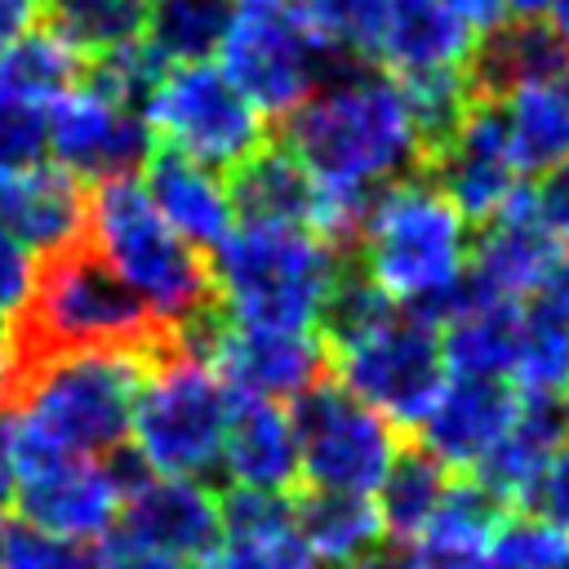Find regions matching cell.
<instances>
[{
    "label": "cell",
    "mask_w": 569,
    "mask_h": 569,
    "mask_svg": "<svg viewBox=\"0 0 569 569\" xmlns=\"http://www.w3.org/2000/svg\"><path fill=\"white\" fill-rule=\"evenodd\" d=\"M4 533H9V529H4V507H0V556H4Z\"/></svg>",
    "instance_id": "obj_52"
},
{
    "label": "cell",
    "mask_w": 569,
    "mask_h": 569,
    "mask_svg": "<svg viewBox=\"0 0 569 569\" xmlns=\"http://www.w3.org/2000/svg\"><path fill=\"white\" fill-rule=\"evenodd\" d=\"M453 4L467 13L476 31H489L493 22H502V9H507V0H453Z\"/></svg>",
    "instance_id": "obj_48"
},
{
    "label": "cell",
    "mask_w": 569,
    "mask_h": 569,
    "mask_svg": "<svg viewBox=\"0 0 569 569\" xmlns=\"http://www.w3.org/2000/svg\"><path fill=\"white\" fill-rule=\"evenodd\" d=\"M231 409L236 391L200 351L178 342L142 378L129 445L156 476L204 480L222 467Z\"/></svg>",
    "instance_id": "obj_7"
},
{
    "label": "cell",
    "mask_w": 569,
    "mask_h": 569,
    "mask_svg": "<svg viewBox=\"0 0 569 569\" xmlns=\"http://www.w3.org/2000/svg\"><path fill=\"white\" fill-rule=\"evenodd\" d=\"M36 13H40V0H0V49L27 36L36 27Z\"/></svg>",
    "instance_id": "obj_46"
},
{
    "label": "cell",
    "mask_w": 569,
    "mask_h": 569,
    "mask_svg": "<svg viewBox=\"0 0 569 569\" xmlns=\"http://www.w3.org/2000/svg\"><path fill=\"white\" fill-rule=\"evenodd\" d=\"M551 4L556 0H507V9L511 13H525V18H542V13H551Z\"/></svg>",
    "instance_id": "obj_50"
},
{
    "label": "cell",
    "mask_w": 569,
    "mask_h": 569,
    "mask_svg": "<svg viewBox=\"0 0 569 569\" xmlns=\"http://www.w3.org/2000/svg\"><path fill=\"white\" fill-rule=\"evenodd\" d=\"M36 267L40 258L0 222V316L13 320L27 298H31V284H36Z\"/></svg>",
    "instance_id": "obj_41"
},
{
    "label": "cell",
    "mask_w": 569,
    "mask_h": 569,
    "mask_svg": "<svg viewBox=\"0 0 569 569\" xmlns=\"http://www.w3.org/2000/svg\"><path fill=\"white\" fill-rule=\"evenodd\" d=\"M569 244L542 222L529 187L507 204L498 209L485 227H480V240L471 244V276L498 293V298H511L520 302L525 293H533L538 284H547L560 267H569Z\"/></svg>",
    "instance_id": "obj_18"
},
{
    "label": "cell",
    "mask_w": 569,
    "mask_h": 569,
    "mask_svg": "<svg viewBox=\"0 0 569 569\" xmlns=\"http://www.w3.org/2000/svg\"><path fill=\"white\" fill-rule=\"evenodd\" d=\"M102 542L151 547L182 560H204L222 542V498L191 476L142 471L120 502V516Z\"/></svg>",
    "instance_id": "obj_16"
},
{
    "label": "cell",
    "mask_w": 569,
    "mask_h": 569,
    "mask_svg": "<svg viewBox=\"0 0 569 569\" xmlns=\"http://www.w3.org/2000/svg\"><path fill=\"white\" fill-rule=\"evenodd\" d=\"M338 267L342 253L302 222H236L213 249V284L227 316L271 329H316Z\"/></svg>",
    "instance_id": "obj_5"
},
{
    "label": "cell",
    "mask_w": 569,
    "mask_h": 569,
    "mask_svg": "<svg viewBox=\"0 0 569 569\" xmlns=\"http://www.w3.org/2000/svg\"><path fill=\"white\" fill-rule=\"evenodd\" d=\"M560 405H565V418H569V382H565V391H560Z\"/></svg>",
    "instance_id": "obj_53"
},
{
    "label": "cell",
    "mask_w": 569,
    "mask_h": 569,
    "mask_svg": "<svg viewBox=\"0 0 569 569\" xmlns=\"http://www.w3.org/2000/svg\"><path fill=\"white\" fill-rule=\"evenodd\" d=\"M227 173L240 222H302V227L311 222L316 178L280 138L262 142Z\"/></svg>",
    "instance_id": "obj_26"
},
{
    "label": "cell",
    "mask_w": 569,
    "mask_h": 569,
    "mask_svg": "<svg viewBox=\"0 0 569 569\" xmlns=\"http://www.w3.org/2000/svg\"><path fill=\"white\" fill-rule=\"evenodd\" d=\"M511 382L529 396H560L569 382V267L520 298V351Z\"/></svg>",
    "instance_id": "obj_27"
},
{
    "label": "cell",
    "mask_w": 569,
    "mask_h": 569,
    "mask_svg": "<svg viewBox=\"0 0 569 569\" xmlns=\"http://www.w3.org/2000/svg\"><path fill=\"white\" fill-rule=\"evenodd\" d=\"M293 529L307 542V551L329 569H347L360 556L391 542L378 498L347 489H316V485H307L293 498Z\"/></svg>",
    "instance_id": "obj_25"
},
{
    "label": "cell",
    "mask_w": 569,
    "mask_h": 569,
    "mask_svg": "<svg viewBox=\"0 0 569 569\" xmlns=\"http://www.w3.org/2000/svg\"><path fill=\"white\" fill-rule=\"evenodd\" d=\"M280 142L320 182L382 187L422 173V142L400 80L378 62H351L280 116Z\"/></svg>",
    "instance_id": "obj_2"
},
{
    "label": "cell",
    "mask_w": 569,
    "mask_h": 569,
    "mask_svg": "<svg viewBox=\"0 0 569 569\" xmlns=\"http://www.w3.org/2000/svg\"><path fill=\"white\" fill-rule=\"evenodd\" d=\"M293 529V498L276 489L231 485L222 493V538H267Z\"/></svg>",
    "instance_id": "obj_38"
},
{
    "label": "cell",
    "mask_w": 569,
    "mask_h": 569,
    "mask_svg": "<svg viewBox=\"0 0 569 569\" xmlns=\"http://www.w3.org/2000/svg\"><path fill=\"white\" fill-rule=\"evenodd\" d=\"M565 71H569V40L556 31V22L525 18V13L480 31V40L467 58L471 93L485 102H502L525 84L560 80Z\"/></svg>",
    "instance_id": "obj_21"
},
{
    "label": "cell",
    "mask_w": 569,
    "mask_h": 569,
    "mask_svg": "<svg viewBox=\"0 0 569 569\" xmlns=\"http://www.w3.org/2000/svg\"><path fill=\"white\" fill-rule=\"evenodd\" d=\"M467 227L462 209L431 178H396L378 191L356 258L396 302L422 307L467 271Z\"/></svg>",
    "instance_id": "obj_6"
},
{
    "label": "cell",
    "mask_w": 569,
    "mask_h": 569,
    "mask_svg": "<svg viewBox=\"0 0 569 569\" xmlns=\"http://www.w3.org/2000/svg\"><path fill=\"white\" fill-rule=\"evenodd\" d=\"M329 373L342 387H351L360 400L382 409L400 431L405 427L418 431V422L449 382L445 333L427 311L396 307L369 333L329 351Z\"/></svg>",
    "instance_id": "obj_9"
},
{
    "label": "cell",
    "mask_w": 569,
    "mask_h": 569,
    "mask_svg": "<svg viewBox=\"0 0 569 569\" xmlns=\"http://www.w3.org/2000/svg\"><path fill=\"white\" fill-rule=\"evenodd\" d=\"M49 151V111L0 98V173L40 164Z\"/></svg>",
    "instance_id": "obj_40"
},
{
    "label": "cell",
    "mask_w": 569,
    "mask_h": 569,
    "mask_svg": "<svg viewBox=\"0 0 569 569\" xmlns=\"http://www.w3.org/2000/svg\"><path fill=\"white\" fill-rule=\"evenodd\" d=\"M222 471L231 485H249V489L289 493L293 485H302V445H298L289 400L236 396Z\"/></svg>",
    "instance_id": "obj_22"
},
{
    "label": "cell",
    "mask_w": 569,
    "mask_h": 569,
    "mask_svg": "<svg viewBox=\"0 0 569 569\" xmlns=\"http://www.w3.org/2000/svg\"><path fill=\"white\" fill-rule=\"evenodd\" d=\"M551 22H556V31L569 40V0H556V4H551Z\"/></svg>",
    "instance_id": "obj_51"
},
{
    "label": "cell",
    "mask_w": 569,
    "mask_h": 569,
    "mask_svg": "<svg viewBox=\"0 0 569 569\" xmlns=\"http://www.w3.org/2000/svg\"><path fill=\"white\" fill-rule=\"evenodd\" d=\"M502 111L525 173H542L569 156V98L560 80L516 89L511 98H502Z\"/></svg>",
    "instance_id": "obj_31"
},
{
    "label": "cell",
    "mask_w": 569,
    "mask_h": 569,
    "mask_svg": "<svg viewBox=\"0 0 569 569\" xmlns=\"http://www.w3.org/2000/svg\"><path fill=\"white\" fill-rule=\"evenodd\" d=\"M98 569H196L182 556L151 551V547H124V542H102L98 547Z\"/></svg>",
    "instance_id": "obj_44"
},
{
    "label": "cell",
    "mask_w": 569,
    "mask_h": 569,
    "mask_svg": "<svg viewBox=\"0 0 569 569\" xmlns=\"http://www.w3.org/2000/svg\"><path fill=\"white\" fill-rule=\"evenodd\" d=\"M489 560L498 569H569V529L533 511H507L489 538Z\"/></svg>",
    "instance_id": "obj_35"
},
{
    "label": "cell",
    "mask_w": 569,
    "mask_h": 569,
    "mask_svg": "<svg viewBox=\"0 0 569 569\" xmlns=\"http://www.w3.org/2000/svg\"><path fill=\"white\" fill-rule=\"evenodd\" d=\"M142 458L124 445L107 458H62L13 485V516L58 538L102 542L120 516L124 489L142 476Z\"/></svg>",
    "instance_id": "obj_13"
},
{
    "label": "cell",
    "mask_w": 569,
    "mask_h": 569,
    "mask_svg": "<svg viewBox=\"0 0 569 569\" xmlns=\"http://www.w3.org/2000/svg\"><path fill=\"white\" fill-rule=\"evenodd\" d=\"M453 476L458 471H449L427 445H418V440L400 445V453L391 458V467L378 485V511H382L387 538L413 547L422 538V529L431 525Z\"/></svg>",
    "instance_id": "obj_29"
},
{
    "label": "cell",
    "mask_w": 569,
    "mask_h": 569,
    "mask_svg": "<svg viewBox=\"0 0 569 569\" xmlns=\"http://www.w3.org/2000/svg\"><path fill=\"white\" fill-rule=\"evenodd\" d=\"M529 196H533V204H538V213H542V222L569 244V156L565 160H556L551 169H542L538 173V182L529 187Z\"/></svg>",
    "instance_id": "obj_43"
},
{
    "label": "cell",
    "mask_w": 569,
    "mask_h": 569,
    "mask_svg": "<svg viewBox=\"0 0 569 569\" xmlns=\"http://www.w3.org/2000/svg\"><path fill=\"white\" fill-rule=\"evenodd\" d=\"M147 0H44V27L80 58L133 44L147 36Z\"/></svg>",
    "instance_id": "obj_32"
},
{
    "label": "cell",
    "mask_w": 569,
    "mask_h": 569,
    "mask_svg": "<svg viewBox=\"0 0 569 569\" xmlns=\"http://www.w3.org/2000/svg\"><path fill=\"white\" fill-rule=\"evenodd\" d=\"M142 191L151 196L160 218L204 253H213L240 222L227 178H218L213 164H204L169 142L151 147V156L142 164Z\"/></svg>",
    "instance_id": "obj_19"
},
{
    "label": "cell",
    "mask_w": 569,
    "mask_h": 569,
    "mask_svg": "<svg viewBox=\"0 0 569 569\" xmlns=\"http://www.w3.org/2000/svg\"><path fill=\"white\" fill-rule=\"evenodd\" d=\"M13 365H18V351H13V320L0 316V405L13 387Z\"/></svg>",
    "instance_id": "obj_49"
},
{
    "label": "cell",
    "mask_w": 569,
    "mask_h": 569,
    "mask_svg": "<svg viewBox=\"0 0 569 569\" xmlns=\"http://www.w3.org/2000/svg\"><path fill=\"white\" fill-rule=\"evenodd\" d=\"M480 31L453 0H387L373 62L391 76L467 67Z\"/></svg>",
    "instance_id": "obj_23"
},
{
    "label": "cell",
    "mask_w": 569,
    "mask_h": 569,
    "mask_svg": "<svg viewBox=\"0 0 569 569\" xmlns=\"http://www.w3.org/2000/svg\"><path fill=\"white\" fill-rule=\"evenodd\" d=\"M151 365L142 351L53 356L18 373L0 409L27 413L71 458H107L129 445L133 405Z\"/></svg>",
    "instance_id": "obj_4"
},
{
    "label": "cell",
    "mask_w": 569,
    "mask_h": 569,
    "mask_svg": "<svg viewBox=\"0 0 569 569\" xmlns=\"http://www.w3.org/2000/svg\"><path fill=\"white\" fill-rule=\"evenodd\" d=\"M569 436V418L560 396H529L520 405V418L507 427V436L471 467V476L480 485H489L507 507H525L538 476L547 471L551 453L565 445Z\"/></svg>",
    "instance_id": "obj_24"
},
{
    "label": "cell",
    "mask_w": 569,
    "mask_h": 569,
    "mask_svg": "<svg viewBox=\"0 0 569 569\" xmlns=\"http://www.w3.org/2000/svg\"><path fill=\"white\" fill-rule=\"evenodd\" d=\"M298 4L325 44H333L338 53L373 62L387 0H298Z\"/></svg>",
    "instance_id": "obj_36"
},
{
    "label": "cell",
    "mask_w": 569,
    "mask_h": 569,
    "mask_svg": "<svg viewBox=\"0 0 569 569\" xmlns=\"http://www.w3.org/2000/svg\"><path fill=\"white\" fill-rule=\"evenodd\" d=\"M182 342L200 351L236 396L293 400L311 382L329 378V347L316 329H271L227 316L218 302L204 320L182 329Z\"/></svg>",
    "instance_id": "obj_12"
},
{
    "label": "cell",
    "mask_w": 569,
    "mask_h": 569,
    "mask_svg": "<svg viewBox=\"0 0 569 569\" xmlns=\"http://www.w3.org/2000/svg\"><path fill=\"white\" fill-rule=\"evenodd\" d=\"M560 84H565V98H569V71H565V76H560Z\"/></svg>",
    "instance_id": "obj_54"
},
{
    "label": "cell",
    "mask_w": 569,
    "mask_h": 569,
    "mask_svg": "<svg viewBox=\"0 0 569 569\" xmlns=\"http://www.w3.org/2000/svg\"><path fill=\"white\" fill-rule=\"evenodd\" d=\"M418 569H498L489 547H413Z\"/></svg>",
    "instance_id": "obj_45"
},
{
    "label": "cell",
    "mask_w": 569,
    "mask_h": 569,
    "mask_svg": "<svg viewBox=\"0 0 569 569\" xmlns=\"http://www.w3.org/2000/svg\"><path fill=\"white\" fill-rule=\"evenodd\" d=\"M511 507L489 489L480 485L471 471L467 476H453L431 525L422 529L418 547H489L498 520L507 516Z\"/></svg>",
    "instance_id": "obj_34"
},
{
    "label": "cell",
    "mask_w": 569,
    "mask_h": 569,
    "mask_svg": "<svg viewBox=\"0 0 569 569\" xmlns=\"http://www.w3.org/2000/svg\"><path fill=\"white\" fill-rule=\"evenodd\" d=\"M0 569H98V551H89L76 538H58V533H44L18 520L4 533Z\"/></svg>",
    "instance_id": "obj_39"
},
{
    "label": "cell",
    "mask_w": 569,
    "mask_h": 569,
    "mask_svg": "<svg viewBox=\"0 0 569 569\" xmlns=\"http://www.w3.org/2000/svg\"><path fill=\"white\" fill-rule=\"evenodd\" d=\"M422 178H431L476 227H485L498 209H507L525 191V164L516 156L502 102L480 98Z\"/></svg>",
    "instance_id": "obj_15"
},
{
    "label": "cell",
    "mask_w": 569,
    "mask_h": 569,
    "mask_svg": "<svg viewBox=\"0 0 569 569\" xmlns=\"http://www.w3.org/2000/svg\"><path fill=\"white\" fill-rule=\"evenodd\" d=\"M200 569H320V560L307 551L298 529H289L267 538H222Z\"/></svg>",
    "instance_id": "obj_37"
},
{
    "label": "cell",
    "mask_w": 569,
    "mask_h": 569,
    "mask_svg": "<svg viewBox=\"0 0 569 569\" xmlns=\"http://www.w3.org/2000/svg\"><path fill=\"white\" fill-rule=\"evenodd\" d=\"M89 240L120 271V280L178 333L218 307L213 262L160 218L133 173L93 182Z\"/></svg>",
    "instance_id": "obj_3"
},
{
    "label": "cell",
    "mask_w": 569,
    "mask_h": 569,
    "mask_svg": "<svg viewBox=\"0 0 569 569\" xmlns=\"http://www.w3.org/2000/svg\"><path fill=\"white\" fill-rule=\"evenodd\" d=\"M520 405L525 391L511 378L453 373L418 422V445H427L449 471H471L520 418Z\"/></svg>",
    "instance_id": "obj_17"
},
{
    "label": "cell",
    "mask_w": 569,
    "mask_h": 569,
    "mask_svg": "<svg viewBox=\"0 0 569 569\" xmlns=\"http://www.w3.org/2000/svg\"><path fill=\"white\" fill-rule=\"evenodd\" d=\"M80 71H84V62L62 36H53L49 27L44 31L31 27L27 36H18L13 44L0 49V98L49 107L80 80Z\"/></svg>",
    "instance_id": "obj_30"
},
{
    "label": "cell",
    "mask_w": 569,
    "mask_h": 569,
    "mask_svg": "<svg viewBox=\"0 0 569 569\" xmlns=\"http://www.w3.org/2000/svg\"><path fill=\"white\" fill-rule=\"evenodd\" d=\"M289 413L302 445V485L378 493L391 458L400 453V427L382 409L329 373L293 396Z\"/></svg>",
    "instance_id": "obj_10"
},
{
    "label": "cell",
    "mask_w": 569,
    "mask_h": 569,
    "mask_svg": "<svg viewBox=\"0 0 569 569\" xmlns=\"http://www.w3.org/2000/svg\"><path fill=\"white\" fill-rule=\"evenodd\" d=\"M0 222L36 253L49 258L89 236V191L84 178L53 164H27L0 173Z\"/></svg>",
    "instance_id": "obj_20"
},
{
    "label": "cell",
    "mask_w": 569,
    "mask_h": 569,
    "mask_svg": "<svg viewBox=\"0 0 569 569\" xmlns=\"http://www.w3.org/2000/svg\"><path fill=\"white\" fill-rule=\"evenodd\" d=\"M218 53L240 93L276 120L293 111L320 80L338 76L351 62H365L325 44L302 18L298 0H236V18Z\"/></svg>",
    "instance_id": "obj_8"
},
{
    "label": "cell",
    "mask_w": 569,
    "mask_h": 569,
    "mask_svg": "<svg viewBox=\"0 0 569 569\" xmlns=\"http://www.w3.org/2000/svg\"><path fill=\"white\" fill-rule=\"evenodd\" d=\"M347 569H418V560H413V551H409L405 542H382L378 551L360 556V560L347 565Z\"/></svg>",
    "instance_id": "obj_47"
},
{
    "label": "cell",
    "mask_w": 569,
    "mask_h": 569,
    "mask_svg": "<svg viewBox=\"0 0 569 569\" xmlns=\"http://www.w3.org/2000/svg\"><path fill=\"white\" fill-rule=\"evenodd\" d=\"M156 133L138 107L111 102L89 84H71L49 111V156L84 182L138 173Z\"/></svg>",
    "instance_id": "obj_14"
},
{
    "label": "cell",
    "mask_w": 569,
    "mask_h": 569,
    "mask_svg": "<svg viewBox=\"0 0 569 569\" xmlns=\"http://www.w3.org/2000/svg\"><path fill=\"white\" fill-rule=\"evenodd\" d=\"M236 0H151L147 40L169 62H204L222 49Z\"/></svg>",
    "instance_id": "obj_33"
},
{
    "label": "cell",
    "mask_w": 569,
    "mask_h": 569,
    "mask_svg": "<svg viewBox=\"0 0 569 569\" xmlns=\"http://www.w3.org/2000/svg\"><path fill=\"white\" fill-rule=\"evenodd\" d=\"M520 511H533V516H542V520L569 529V436H565V445L551 453L547 471L538 476V485H533V493H529V502H525Z\"/></svg>",
    "instance_id": "obj_42"
},
{
    "label": "cell",
    "mask_w": 569,
    "mask_h": 569,
    "mask_svg": "<svg viewBox=\"0 0 569 569\" xmlns=\"http://www.w3.org/2000/svg\"><path fill=\"white\" fill-rule=\"evenodd\" d=\"M156 142H169L213 169H236L267 142L262 111L240 84L209 62H173L142 107Z\"/></svg>",
    "instance_id": "obj_11"
},
{
    "label": "cell",
    "mask_w": 569,
    "mask_h": 569,
    "mask_svg": "<svg viewBox=\"0 0 569 569\" xmlns=\"http://www.w3.org/2000/svg\"><path fill=\"white\" fill-rule=\"evenodd\" d=\"M182 333L164 325L84 236L40 258L27 307L13 316V378L71 351H142L160 360Z\"/></svg>",
    "instance_id": "obj_1"
},
{
    "label": "cell",
    "mask_w": 569,
    "mask_h": 569,
    "mask_svg": "<svg viewBox=\"0 0 569 569\" xmlns=\"http://www.w3.org/2000/svg\"><path fill=\"white\" fill-rule=\"evenodd\" d=\"M445 333V360L449 373L467 378H511L516 351H520V302L489 298L476 307H462L440 325Z\"/></svg>",
    "instance_id": "obj_28"
}]
</instances>
